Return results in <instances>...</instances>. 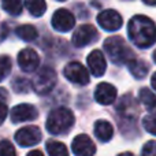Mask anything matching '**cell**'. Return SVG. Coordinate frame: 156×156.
I'll use <instances>...</instances> for the list:
<instances>
[{
    "instance_id": "obj_1",
    "label": "cell",
    "mask_w": 156,
    "mask_h": 156,
    "mask_svg": "<svg viewBox=\"0 0 156 156\" xmlns=\"http://www.w3.org/2000/svg\"><path fill=\"white\" fill-rule=\"evenodd\" d=\"M129 38L138 48H149L156 43V25L151 18L136 15L127 25Z\"/></svg>"
},
{
    "instance_id": "obj_2",
    "label": "cell",
    "mask_w": 156,
    "mask_h": 156,
    "mask_svg": "<svg viewBox=\"0 0 156 156\" xmlns=\"http://www.w3.org/2000/svg\"><path fill=\"white\" fill-rule=\"evenodd\" d=\"M104 49L110 59L116 65H123V63L127 65L132 59H134V54L130 47L125 43L123 38L118 36L108 37L104 41Z\"/></svg>"
},
{
    "instance_id": "obj_3",
    "label": "cell",
    "mask_w": 156,
    "mask_h": 156,
    "mask_svg": "<svg viewBox=\"0 0 156 156\" xmlns=\"http://www.w3.org/2000/svg\"><path fill=\"white\" fill-rule=\"evenodd\" d=\"M74 125V114L69 108L52 110L47 118V130L51 134H63Z\"/></svg>"
},
{
    "instance_id": "obj_4",
    "label": "cell",
    "mask_w": 156,
    "mask_h": 156,
    "mask_svg": "<svg viewBox=\"0 0 156 156\" xmlns=\"http://www.w3.org/2000/svg\"><path fill=\"white\" fill-rule=\"evenodd\" d=\"M56 85V73L51 67H41L37 71L32 81V86L36 93L38 94H47L54 89Z\"/></svg>"
},
{
    "instance_id": "obj_5",
    "label": "cell",
    "mask_w": 156,
    "mask_h": 156,
    "mask_svg": "<svg viewBox=\"0 0 156 156\" xmlns=\"http://www.w3.org/2000/svg\"><path fill=\"white\" fill-rule=\"evenodd\" d=\"M63 74L70 82L77 85H86L89 82V73L81 63L71 62L63 70Z\"/></svg>"
},
{
    "instance_id": "obj_6",
    "label": "cell",
    "mask_w": 156,
    "mask_h": 156,
    "mask_svg": "<svg viewBox=\"0 0 156 156\" xmlns=\"http://www.w3.org/2000/svg\"><path fill=\"white\" fill-rule=\"evenodd\" d=\"M15 141L21 147H32L41 141V132L37 126H26L15 133Z\"/></svg>"
},
{
    "instance_id": "obj_7",
    "label": "cell",
    "mask_w": 156,
    "mask_h": 156,
    "mask_svg": "<svg viewBox=\"0 0 156 156\" xmlns=\"http://www.w3.org/2000/svg\"><path fill=\"white\" fill-rule=\"evenodd\" d=\"M97 22L104 30L108 32H116L118 29H121L122 23V16L119 15V12H116L115 10H105L97 15Z\"/></svg>"
},
{
    "instance_id": "obj_8",
    "label": "cell",
    "mask_w": 156,
    "mask_h": 156,
    "mask_svg": "<svg viewBox=\"0 0 156 156\" xmlns=\"http://www.w3.org/2000/svg\"><path fill=\"white\" fill-rule=\"evenodd\" d=\"M76 19L74 15L69 10L65 8H59L55 11V14L52 15V26L58 32H69L74 27Z\"/></svg>"
},
{
    "instance_id": "obj_9",
    "label": "cell",
    "mask_w": 156,
    "mask_h": 156,
    "mask_svg": "<svg viewBox=\"0 0 156 156\" xmlns=\"http://www.w3.org/2000/svg\"><path fill=\"white\" fill-rule=\"evenodd\" d=\"M73 44L78 48L85 47L88 44L93 43L97 40V30L92 25H82L81 27H78L76 33L73 34Z\"/></svg>"
},
{
    "instance_id": "obj_10",
    "label": "cell",
    "mask_w": 156,
    "mask_h": 156,
    "mask_svg": "<svg viewBox=\"0 0 156 156\" xmlns=\"http://www.w3.org/2000/svg\"><path fill=\"white\" fill-rule=\"evenodd\" d=\"M71 149L76 156H93L96 152V147L86 134H80L73 140Z\"/></svg>"
},
{
    "instance_id": "obj_11",
    "label": "cell",
    "mask_w": 156,
    "mask_h": 156,
    "mask_svg": "<svg viewBox=\"0 0 156 156\" xmlns=\"http://www.w3.org/2000/svg\"><path fill=\"white\" fill-rule=\"evenodd\" d=\"M18 63H19V67L23 71L32 73V71H34L38 67V65H40V58H38L37 52H36L34 49L25 48L19 52Z\"/></svg>"
},
{
    "instance_id": "obj_12",
    "label": "cell",
    "mask_w": 156,
    "mask_h": 156,
    "mask_svg": "<svg viewBox=\"0 0 156 156\" xmlns=\"http://www.w3.org/2000/svg\"><path fill=\"white\" fill-rule=\"evenodd\" d=\"M38 116V112L36 110L34 105L32 104H19L11 110V121L14 123H19V122H26L33 121Z\"/></svg>"
},
{
    "instance_id": "obj_13",
    "label": "cell",
    "mask_w": 156,
    "mask_h": 156,
    "mask_svg": "<svg viewBox=\"0 0 156 156\" xmlns=\"http://www.w3.org/2000/svg\"><path fill=\"white\" fill-rule=\"evenodd\" d=\"M94 99L99 104L103 105H110L115 101L116 99V89L108 82L99 83L94 90Z\"/></svg>"
},
{
    "instance_id": "obj_14",
    "label": "cell",
    "mask_w": 156,
    "mask_h": 156,
    "mask_svg": "<svg viewBox=\"0 0 156 156\" xmlns=\"http://www.w3.org/2000/svg\"><path fill=\"white\" fill-rule=\"evenodd\" d=\"M88 66L90 73L94 77H101L105 73V69H107V63H105V58L103 55L101 51L99 49H94L89 54L88 56Z\"/></svg>"
},
{
    "instance_id": "obj_15",
    "label": "cell",
    "mask_w": 156,
    "mask_h": 156,
    "mask_svg": "<svg viewBox=\"0 0 156 156\" xmlns=\"http://www.w3.org/2000/svg\"><path fill=\"white\" fill-rule=\"evenodd\" d=\"M94 136L103 143H107L114 136V127L107 121H97L94 123Z\"/></svg>"
},
{
    "instance_id": "obj_16",
    "label": "cell",
    "mask_w": 156,
    "mask_h": 156,
    "mask_svg": "<svg viewBox=\"0 0 156 156\" xmlns=\"http://www.w3.org/2000/svg\"><path fill=\"white\" fill-rule=\"evenodd\" d=\"M127 69L129 71L132 73V76L137 80H143L144 77L148 74V65H147L144 60H140V59H132L129 63H127Z\"/></svg>"
},
{
    "instance_id": "obj_17",
    "label": "cell",
    "mask_w": 156,
    "mask_h": 156,
    "mask_svg": "<svg viewBox=\"0 0 156 156\" xmlns=\"http://www.w3.org/2000/svg\"><path fill=\"white\" fill-rule=\"evenodd\" d=\"M140 101L151 111L152 114H156V96L152 93L149 89L144 88L140 90Z\"/></svg>"
},
{
    "instance_id": "obj_18",
    "label": "cell",
    "mask_w": 156,
    "mask_h": 156,
    "mask_svg": "<svg viewBox=\"0 0 156 156\" xmlns=\"http://www.w3.org/2000/svg\"><path fill=\"white\" fill-rule=\"evenodd\" d=\"M16 36L23 41H33L37 37V29L32 25H22L16 27Z\"/></svg>"
},
{
    "instance_id": "obj_19",
    "label": "cell",
    "mask_w": 156,
    "mask_h": 156,
    "mask_svg": "<svg viewBox=\"0 0 156 156\" xmlns=\"http://www.w3.org/2000/svg\"><path fill=\"white\" fill-rule=\"evenodd\" d=\"M47 151H48L49 156H69V151L66 145L59 143V141L49 140L47 143Z\"/></svg>"
},
{
    "instance_id": "obj_20",
    "label": "cell",
    "mask_w": 156,
    "mask_h": 156,
    "mask_svg": "<svg viewBox=\"0 0 156 156\" xmlns=\"http://www.w3.org/2000/svg\"><path fill=\"white\" fill-rule=\"evenodd\" d=\"M25 5L33 16H41L47 10V4L43 0H27Z\"/></svg>"
},
{
    "instance_id": "obj_21",
    "label": "cell",
    "mask_w": 156,
    "mask_h": 156,
    "mask_svg": "<svg viewBox=\"0 0 156 156\" xmlns=\"http://www.w3.org/2000/svg\"><path fill=\"white\" fill-rule=\"evenodd\" d=\"M2 7L4 11H7L10 15H19L22 12V3L18 0H4L2 3Z\"/></svg>"
},
{
    "instance_id": "obj_22",
    "label": "cell",
    "mask_w": 156,
    "mask_h": 156,
    "mask_svg": "<svg viewBox=\"0 0 156 156\" xmlns=\"http://www.w3.org/2000/svg\"><path fill=\"white\" fill-rule=\"evenodd\" d=\"M11 71V59L7 55H2L0 56V82L8 77Z\"/></svg>"
},
{
    "instance_id": "obj_23",
    "label": "cell",
    "mask_w": 156,
    "mask_h": 156,
    "mask_svg": "<svg viewBox=\"0 0 156 156\" xmlns=\"http://www.w3.org/2000/svg\"><path fill=\"white\" fill-rule=\"evenodd\" d=\"M12 89L16 93H27L30 90V82L25 78H15L12 81Z\"/></svg>"
},
{
    "instance_id": "obj_24",
    "label": "cell",
    "mask_w": 156,
    "mask_h": 156,
    "mask_svg": "<svg viewBox=\"0 0 156 156\" xmlns=\"http://www.w3.org/2000/svg\"><path fill=\"white\" fill-rule=\"evenodd\" d=\"M143 126L147 132H149L151 134L156 136V114H151V115H147L143 119Z\"/></svg>"
},
{
    "instance_id": "obj_25",
    "label": "cell",
    "mask_w": 156,
    "mask_h": 156,
    "mask_svg": "<svg viewBox=\"0 0 156 156\" xmlns=\"http://www.w3.org/2000/svg\"><path fill=\"white\" fill-rule=\"evenodd\" d=\"M0 156H16L15 149L10 141H0Z\"/></svg>"
},
{
    "instance_id": "obj_26",
    "label": "cell",
    "mask_w": 156,
    "mask_h": 156,
    "mask_svg": "<svg viewBox=\"0 0 156 156\" xmlns=\"http://www.w3.org/2000/svg\"><path fill=\"white\" fill-rule=\"evenodd\" d=\"M143 156H156V141L151 140L143 147Z\"/></svg>"
},
{
    "instance_id": "obj_27",
    "label": "cell",
    "mask_w": 156,
    "mask_h": 156,
    "mask_svg": "<svg viewBox=\"0 0 156 156\" xmlns=\"http://www.w3.org/2000/svg\"><path fill=\"white\" fill-rule=\"evenodd\" d=\"M7 114H8V108L5 104L0 103V125L4 122V119L7 118Z\"/></svg>"
},
{
    "instance_id": "obj_28",
    "label": "cell",
    "mask_w": 156,
    "mask_h": 156,
    "mask_svg": "<svg viewBox=\"0 0 156 156\" xmlns=\"http://www.w3.org/2000/svg\"><path fill=\"white\" fill-rule=\"evenodd\" d=\"M8 34V26L5 23L0 25V41H3Z\"/></svg>"
},
{
    "instance_id": "obj_29",
    "label": "cell",
    "mask_w": 156,
    "mask_h": 156,
    "mask_svg": "<svg viewBox=\"0 0 156 156\" xmlns=\"http://www.w3.org/2000/svg\"><path fill=\"white\" fill-rule=\"evenodd\" d=\"M8 99V93L7 90H5L4 88H0V103H3L4 104V101Z\"/></svg>"
},
{
    "instance_id": "obj_30",
    "label": "cell",
    "mask_w": 156,
    "mask_h": 156,
    "mask_svg": "<svg viewBox=\"0 0 156 156\" xmlns=\"http://www.w3.org/2000/svg\"><path fill=\"white\" fill-rule=\"evenodd\" d=\"M27 156H44V155H43V152L41 151H32V152L27 154Z\"/></svg>"
},
{
    "instance_id": "obj_31",
    "label": "cell",
    "mask_w": 156,
    "mask_h": 156,
    "mask_svg": "<svg viewBox=\"0 0 156 156\" xmlns=\"http://www.w3.org/2000/svg\"><path fill=\"white\" fill-rule=\"evenodd\" d=\"M151 85H152V88L156 90V73L152 76V78H151Z\"/></svg>"
},
{
    "instance_id": "obj_32",
    "label": "cell",
    "mask_w": 156,
    "mask_h": 156,
    "mask_svg": "<svg viewBox=\"0 0 156 156\" xmlns=\"http://www.w3.org/2000/svg\"><path fill=\"white\" fill-rule=\"evenodd\" d=\"M118 156H134L132 152H123V154H119Z\"/></svg>"
},
{
    "instance_id": "obj_33",
    "label": "cell",
    "mask_w": 156,
    "mask_h": 156,
    "mask_svg": "<svg viewBox=\"0 0 156 156\" xmlns=\"http://www.w3.org/2000/svg\"><path fill=\"white\" fill-rule=\"evenodd\" d=\"M144 3L148 5H156V2H144Z\"/></svg>"
},
{
    "instance_id": "obj_34",
    "label": "cell",
    "mask_w": 156,
    "mask_h": 156,
    "mask_svg": "<svg viewBox=\"0 0 156 156\" xmlns=\"http://www.w3.org/2000/svg\"><path fill=\"white\" fill-rule=\"evenodd\" d=\"M154 60H155V62H156V51L154 52Z\"/></svg>"
}]
</instances>
